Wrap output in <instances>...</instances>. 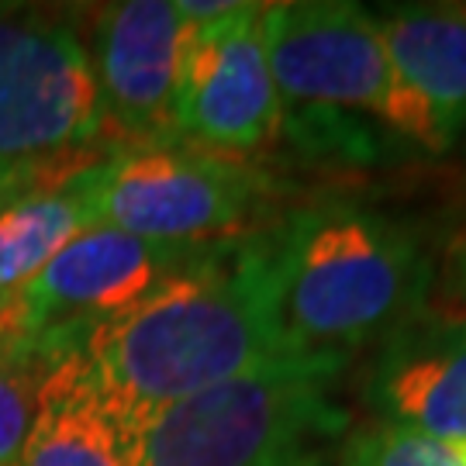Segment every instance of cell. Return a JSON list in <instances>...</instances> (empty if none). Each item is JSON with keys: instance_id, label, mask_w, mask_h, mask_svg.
Wrapping results in <instances>:
<instances>
[{"instance_id": "obj_1", "label": "cell", "mask_w": 466, "mask_h": 466, "mask_svg": "<svg viewBox=\"0 0 466 466\" xmlns=\"http://www.w3.org/2000/svg\"><path fill=\"white\" fill-rule=\"evenodd\" d=\"M280 325L269 232L225 238L84 346L94 380L138 418L294 356Z\"/></svg>"}, {"instance_id": "obj_2", "label": "cell", "mask_w": 466, "mask_h": 466, "mask_svg": "<svg viewBox=\"0 0 466 466\" xmlns=\"http://www.w3.org/2000/svg\"><path fill=\"white\" fill-rule=\"evenodd\" d=\"M280 325L298 352L380 342L429 304L435 269L418 235L373 208L325 200L269 232Z\"/></svg>"}, {"instance_id": "obj_3", "label": "cell", "mask_w": 466, "mask_h": 466, "mask_svg": "<svg viewBox=\"0 0 466 466\" xmlns=\"http://www.w3.org/2000/svg\"><path fill=\"white\" fill-rule=\"evenodd\" d=\"M350 367L332 352H294L152 411L146 466H273L350 429L335 387Z\"/></svg>"}, {"instance_id": "obj_4", "label": "cell", "mask_w": 466, "mask_h": 466, "mask_svg": "<svg viewBox=\"0 0 466 466\" xmlns=\"http://www.w3.org/2000/svg\"><path fill=\"white\" fill-rule=\"evenodd\" d=\"M204 249L94 225L4 298L0 342L46 363L69 360L104 321L132 311Z\"/></svg>"}, {"instance_id": "obj_5", "label": "cell", "mask_w": 466, "mask_h": 466, "mask_svg": "<svg viewBox=\"0 0 466 466\" xmlns=\"http://www.w3.org/2000/svg\"><path fill=\"white\" fill-rule=\"evenodd\" d=\"M86 177L97 225L173 246L235 238L269 190L259 169L198 146L111 152Z\"/></svg>"}, {"instance_id": "obj_6", "label": "cell", "mask_w": 466, "mask_h": 466, "mask_svg": "<svg viewBox=\"0 0 466 466\" xmlns=\"http://www.w3.org/2000/svg\"><path fill=\"white\" fill-rule=\"evenodd\" d=\"M104 135L97 76L76 25L0 7V159L90 149Z\"/></svg>"}, {"instance_id": "obj_7", "label": "cell", "mask_w": 466, "mask_h": 466, "mask_svg": "<svg viewBox=\"0 0 466 466\" xmlns=\"http://www.w3.org/2000/svg\"><path fill=\"white\" fill-rule=\"evenodd\" d=\"M259 28L283 107L363 111L390 125L400 86L370 7L350 0H280L263 4Z\"/></svg>"}, {"instance_id": "obj_8", "label": "cell", "mask_w": 466, "mask_h": 466, "mask_svg": "<svg viewBox=\"0 0 466 466\" xmlns=\"http://www.w3.org/2000/svg\"><path fill=\"white\" fill-rule=\"evenodd\" d=\"M263 4H228L208 21H190L173 128L180 146L194 142L208 152H252L267 146L283 125V100L269 73Z\"/></svg>"}, {"instance_id": "obj_9", "label": "cell", "mask_w": 466, "mask_h": 466, "mask_svg": "<svg viewBox=\"0 0 466 466\" xmlns=\"http://www.w3.org/2000/svg\"><path fill=\"white\" fill-rule=\"evenodd\" d=\"M190 21L180 0H121L94 17L90 63L111 149L180 146L173 97Z\"/></svg>"}, {"instance_id": "obj_10", "label": "cell", "mask_w": 466, "mask_h": 466, "mask_svg": "<svg viewBox=\"0 0 466 466\" xmlns=\"http://www.w3.org/2000/svg\"><path fill=\"white\" fill-rule=\"evenodd\" d=\"M367 404L404 429L466 442V311L432 300L377 342Z\"/></svg>"}, {"instance_id": "obj_11", "label": "cell", "mask_w": 466, "mask_h": 466, "mask_svg": "<svg viewBox=\"0 0 466 466\" xmlns=\"http://www.w3.org/2000/svg\"><path fill=\"white\" fill-rule=\"evenodd\" d=\"M373 15L400 86L387 128L450 152L466 132V4H387Z\"/></svg>"}, {"instance_id": "obj_12", "label": "cell", "mask_w": 466, "mask_h": 466, "mask_svg": "<svg viewBox=\"0 0 466 466\" xmlns=\"http://www.w3.org/2000/svg\"><path fill=\"white\" fill-rule=\"evenodd\" d=\"M142 425L86 367L84 352L59 360L38 390V411L15 466H146Z\"/></svg>"}, {"instance_id": "obj_13", "label": "cell", "mask_w": 466, "mask_h": 466, "mask_svg": "<svg viewBox=\"0 0 466 466\" xmlns=\"http://www.w3.org/2000/svg\"><path fill=\"white\" fill-rule=\"evenodd\" d=\"M86 173L59 190L38 194L0 211V298L32 280L63 246L97 225Z\"/></svg>"}, {"instance_id": "obj_14", "label": "cell", "mask_w": 466, "mask_h": 466, "mask_svg": "<svg viewBox=\"0 0 466 466\" xmlns=\"http://www.w3.org/2000/svg\"><path fill=\"white\" fill-rule=\"evenodd\" d=\"M335 466H466V442L377 418L350 429Z\"/></svg>"}, {"instance_id": "obj_15", "label": "cell", "mask_w": 466, "mask_h": 466, "mask_svg": "<svg viewBox=\"0 0 466 466\" xmlns=\"http://www.w3.org/2000/svg\"><path fill=\"white\" fill-rule=\"evenodd\" d=\"M52 367L56 363L0 342V466H15L25 450L38 411V390Z\"/></svg>"}, {"instance_id": "obj_16", "label": "cell", "mask_w": 466, "mask_h": 466, "mask_svg": "<svg viewBox=\"0 0 466 466\" xmlns=\"http://www.w3.org/2000/svg\"><path fill=\"white\" fill-rule=\"evenodd\" d=\"M111 152L76 149L66 156H42V159H0V211L15 208L21 200L38 198L66 187L90 167L104 163Z\"/></svg>"}, {"instance_id": "obj_17", "label": "cell", "mask_w": 466, "mask_h": 466, "mask_svg": "<svg viewBox=\"0 0 466 466\" xmlns=\"http://www.w3.org/2000/svg\"><path fill=\"white\" fill-rule=\"evenodd\" d=\"M450 283H452V304H460L466 311V246H460V249L452 252L450 259Z\"/></svg>"}, {"instance_id": "obj_18", "label": "cell", "mask_w": 466, "mask_h": 466, "mask_svg": "<svg viewBox=\"0 0 466 466\" xmlns=\"http://www.w3.org/2000/svg\"><path fill=\"white\" fill-rule=\"evenodd\" d=\"M273 466H329V460H325V452H321V446H318V450H298V452H290V456L277 460Z\"/></svg>"}, {"instance_id": "obj_19", "label": "cell", "mask_w": 466, "mask_h": 466, "mask_svg": "<svg viewBox=\"0 0 466 466\" xmlns=\"http://www.w3.org/2000/svg\"><path fill=\"white\" fill-rule=\"evenodd\" d=\"M7 298V294H4ZM4 298H0V335H4Z\"/></svg>"}]
</instances>
